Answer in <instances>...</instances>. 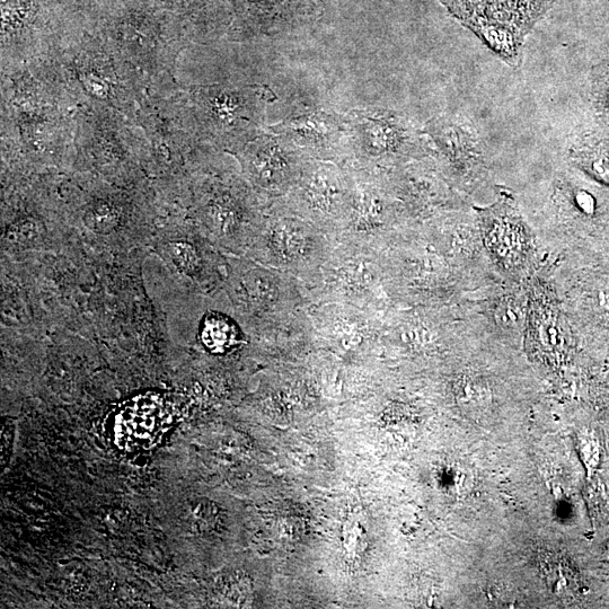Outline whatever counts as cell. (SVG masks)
I'll list each match as a JSON object with an SVG mask.
<instances>
[{
	"label": "cell",
	"mask_w": 609,
	"mask_h": 609,
	"mask_svg": "<svg viewBox=\"0 0 609 609\" xmlns=\"http://www.w3.org/2000/svg\"><path fill=\"white\" fill-rule=\"evenodd\" d=\"M225 293L254 344L279 355L315 348L302 282L247 257L226 261Z\"/></svg>",
	"instance_id": "cell-1"
},
{
	"label": "cell",
	"mask_w": 609,
	"mask_h": 609,
	"mask_svg": "<svg viewBox=\"0 0 609 609\" xmlns=\"http://www.w3.org/2000/svg\"><path fill=\"white\" fill-rule=\"evenodd\" d=\"M335 242L322 229L271 203L244 257L312 284L329 261Z\"/></svg>",
	"instance_id": "cell-2"
},
{
	"label": "cell",
	"mask_w": 609,
	"mask_h": 609,
	"mask_svg": "<svg viewBox=\"0 0 609 609\" xmlns=\"http://www.w3.org/2000/svg\"><path fill=\"white\" fill-rule=\"evenodd\" d=\"M266 210L251 185L234 173L209 175L200 183L198 213L208 241L235 257L249 250Z\"/></svg>",
	"instance_id": "cell-3"
},
{
	"label": "cell",
	"mask_w": 609,
	"mask_h": 609,
	"mask_svg": "<svg viewBox=\"0 0 609 609\" xmlns=\"http://www.w3.org/2000/svg\"><path fill=\"white\" fill-rule=\"evenodd\" d=\"M304 289L311 305L341 303L382 314L394 306L386 290L383 253L348 243L334 244L320 275Z\"/></svg>",
	"instance_id": "cell-4"
},
{
	"label": "cell",
	"mask_w": 609,
	"mask_h": 609,
	"mask_svg": "<svg viewBox=\"0 0 609 609\" xmlns=\"http://www.w3.org/2000/svg\"><path fill=\"white\" fill-rule=\"evenodd\" d=\"M277 97L268 86H210L197 93L203 130L216 145L236 154L262 134L268 105Z\"/></svg>",
	"instance_id": "cell-5"
},
{
	"label": "cell",
	"mask_w": 609,
	"mask_h": 609,
	"mask_svg": "<svg viewBox=\"0 0 609 609\" xmlns=\"http://www.w3.org/2000/svg\"><path fill=\"white\" fill-rule=\"evenodd\" d=\"M351 199L346 224L335 243H348L385 252L396 240L403 217L387 172L346 166Z\"/></svg>",
	"instance_id": "cell-6"
},
{
	"label": "cell",
	"mask_w": 609,
	"mask_h": 609,
	"mask_svg": "<svg viewBox=\"0 0 609 609\" xmlns=\"http://www.w3.org/2000/svg\"><path fill=\"white\" fill-rule=\"evenodd\" d=\"M347 114L350 163L347 166L388 172L406 158L423 154V143L408 120L378 108Z\"/></svg>",
	"instance_id": "cell-7"
},
{
	"label": "cell",
	"mask_w": 609,
	"mask_h": 609,
	"mask_svg": "<svg viewBox=\"0 0 609 609\" xmlns=\"http://www.w3.org/2000/svg\"><path fill=\"white\" fill-rule=\"evenodd\" d=\"M350 199L351 179L347 167L311 160L293 190L278 201L334 241L346 224Z\"/></svg>",
	"instance_id": "cell-8"
},
{
	"label": "cell",
	"mask_w": 609,
	"mask_h": 609,
	"mask_svg": "<svg viewBox=\"0 0 609 609\" xmlns=\"http://www.w3.org/2000/svg\"><path fill=\"white\" fill-rule=\"evenodd\" d=\"M243 178L267 208L293 190L312 160L285 136L262 132L236 153Z\"/></svg>",
	"instance_id": "cell-9"
},
{
	"label": "cell",
	"mask_w": 609,
	"mask_h": 609,
	"mask_svg": "<svg viewBox=\"0 0 609 609\" xmlns=\"http://www.w3.org/2000/svg\"><path fill=\"white\" fill-rule=\"evenodd\" d=\"M384 314L341 303L311 305L315 348L347 357L369 356L381 349Z\"/></svg>",
	"instance_id": "cell-10"
},
{
	"label": "cell",
	"mask_w": 609,
	"mask_h": 609,
	"mask_svg": "<svg viewBox=\"0 0 609 609\" xmlns=\"http://www.w3.org/2000/svg\"><path fill=\"white\" fill-rule=\"evenodd\" d=\"M267 130L287 137L312 160L341 166L350 163L347 114L315 110L288 118Z\"/></svg>",
	"instance_id": "cell-11"
},
{
	"label": "cell",
	"mask_w": 609,
	"mask_h": 609,
	"mask_svg": "<svg viewBox=\"0 0 609 609\" xmlns=\"http://www.w3.org/2000/svg\"><path fill=\"white\" fill-rule=\"evenodd\" d=\"M237 31L278 35L312 22L322 12L320 0H227Z\"/></svg>",
	"instance_id": "cell-12"
},
{
	"label": "cell",
	"mask_w": 609,
	"mask_h": 609,
	"mask_svg": "<svg viewBox=\"0 0 609 609\" xmlns=\"http://www.w3.org/2000/svg\"><path fill=\"white\" fill-rule=\"evenodd\" d=\"M162 10L178 17L183 25L203 38H215L233 23L227 0H154Z\"/></svg>",
	"instance_id": "cell-13"
},
{
	"label": "cell",
	"mask_w": 609,
	"mask_h": 609,
	"mask_svg": "<svg viewBox=\"0 0 609 609\" xmlns=\"http://www.w3.org/2000/svg\"><path fill=\"white\" fill-rule=\"evenodd\" d=\"M487 46L510 65H516L520 58L524 34L515 24L488 19L478 15L463 22Z\"/></svg>",
	"instance_id": "cell-14"
},
{
	"label": "cell",
	"mask_w": 609,
	"mask_h": 609,
	"mask_svg": "<svg viewBox=\"0 0 609 609\" xmlns=\"http://www.w3.org/2000/svg\"><path fill=\"white\" fill-rule=\"evenodd\" d=\"M240 322L238 317L235 320L233 316L224 313H210L203 320L200 328L203 346L217 355H224L242 346L247 332L242 330L243 325L240 326Z\"/></svg>",
	"instance_id": "cell-15"
},
{
	"label": "cell",
	"mask_w": 609,
	"mask_h": 609,
	"mask_svg": "<svg viewBox=\"0 0 609 609\" xmlns=\"http://www.w3.org/2000/svg\"><path fill=\"white\" fill-rule=\"evenodd\" d=\"M488 240L502 257L516 258L524 250L525 236L523 228L509 217L493 220Z\"/></svg>",
	"instance_id": "cell-16"
},
{
	"label": "cell",
	"mask_w": 609,
	"mask_h": 609,
	"mask_svg": "<svg viewBox=\"0 0 609 609\" xmlns=\"http://www.w3.org/2000/svg\"><path fill=\"white\" fill-rule=\"evenodd\" d=\"M540 567L547 586L553 594L564 596L572 593L577 585L575 573L569 562L560 554L547 552L540 556Z\"/></svg>",
	"instance_id": "cell-17"
},
{
	"label": "cell",
	"mask_w": 609,
	"mask_h": 609,
	"mask_svg": "<svg viewBox=\"0 0 609 609\" xmlns=\"http://www.w3.org/2000/svg\"><path fill=\"white\" fill-rule=\"evenodd\" d=\"M554 0H515L514 22L520 32L528 33L550 10Z\"/></svg>",
	"instance_id": "cell-18"
},
{
	"label": "cell",
	"mask_w": 609,
	"mask_h": 609,
	"mask_svg": "<svg viewBox=\"0 0 609 609\" xmlns=\"http://www.w3.org/2000/svg\"><path fill=\"white\" fill-rule=\"evenodd\" d=\"M85 223L93 232L108 234L119 223V213L110 203L102 202L94 206L85 217Z\"/></svg>",
	"instance_id": "cell-19"
},
{
	"label": "cell",
	"mask_w": 609,
	"mask_h": 609,
	"mask_svg": "<svg viewBox=\"0 0 609 609\" xmlns=\"http://www.w3.org/2000/svg\"><path fill=\"white\" fill-rule=\"evenodd\" d=\"M515 0H488L485 15L488 19L506 22L514 19Z\"/></svg>",
	"instance_id": "cell-20"
},
{
	"label": "cell",
	"mask_w": 609,
	"mask_h": 609,
	"mask_svg": "<svg viewBox=\"0 0 609 609\" xmlns=\"http://www.w3.org/2000/svg\"><path fill=\"white\" fill-rule=\"evenodd\" d=\"M590 169L599 180L609 184V157L597 156L590 164Z\"/></svg>",
	"instance_id": "cell-21"
},
{
	"label": "cell",
	"mask_w": 609,
	"mask_h": 609,
	"mask_svg": "<svg viewBox=\"0 0 609 609\" xmlns=\"http://www.w3.org/2000/svg\"><path fill=\"white\" fill-rule=\"evenodd\" d=\"M13 428L10 426H4L2 431V465L3 469L10 460V454L13 446Z\"/></svg>",
	"instance_id": "cell-22"
},
{
	"label": "cell",
	"mask_w": 609,
	"mask_h": 609,
	"mask_svg": "<svg viewBox=\"0 0 609 609\" xmlns=\"http://www.w3.org/2000/svg\"><path fill=\"white\" fill-rule=\"evenodd\" d=\"M576 203L578 207L584 211L585 214L591 215L595 211V200L590 193L586 191H579L576 194Z\"/></svg>",
	"instance_id": "cell-23"
},
{
	"label": "cell",
	"mask_w": 609,
	"mask_h": 609,
	"mask_svg": "<svg viewBox=\"0 0 609 609\" xmlns=\"http://www.w3.org/2000/svg\"><path fill=\"white\" fill-rule=\"evenodd\" d=\"M518 311L514 305H505L498 311V316L505 325L518 323Z\"/></svg>",
	"instance_id": "cell-24"
},
{
	"label": "cell",
	"mask_w": 609,
	"mask_h": 609,
	"mask_svg": "<svg viewBox=\"0 0 609 609\" xmlns=\"http://www.w3.org/2000/svg\"><path fill=\"white\" fill-rule=\"evenodd\" d=\"M608 107H609V97H608Z\"/></svg>",
	"instance_id": "cell-25"
}]
</instances>
